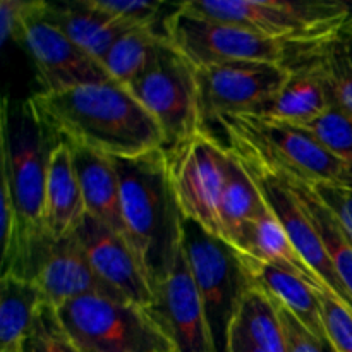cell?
Listing matches in <instances>:
<instances>
[{"mask_svg": "<svg viewBox=\"0 0 352 352\" xmlns=\"http://www.w3.org/2000/svg\"><path fill=\"white\" fill-rule=\"evenodd\" d=\"M31 98L58 136L109 157H140L165 144L153 116L113 79Z\"/></svg>", "mask_w": 352, "mask_h": 352, "instance_id": "obj_1", "label": "cell"}, {"mask_svg": "<svg viewBox=\"0 0 352 352\" xmlns=\"http://www.w3.org/2000/svg\"><path fill=\"white\" fill-rule=\"evenodd\" d=\"M120 182L126 239L140 258L153 291L182 251V217L164 148L131 158H113Z\"/></svg>", "mask_w": 352, "mask_h": 352, "instance_id": "obj_2", "label": "cell"}, {"mask_svg": "<svg viewBox=\"0 0 352 352\" xmlns=\"http://www.w3.org/2000/svg\"><path fill=\"white\" fill-rule=\"evenodd\" d=\"M2 181L7 182L17 217V246L6 274H19L30 248L45 234V196L50 155L57 133L48 126L33 98L2 103Z\"/></svg>", "mask_w": 352, "mask_h": 352, "instance_id": "obj_3", "label": "cell"}, {"mask_svg": "<svg viewBox=\"0 0 352 352\" xmlns=\"http://www.w3.org/2000/svg\"><path fill=\"white\" fill-rule=\"evenodd\" d=\"M217 124L227 148L250 167L301 184L352 188V168L305 127L254 113L222 116Z\"/></svg>", "mask_w": 352, "mask_h": 352, "instance_id": "obj_4", "label": "cell"}, {"mask_svg": "<svg viewBox=\"0 0 352 352\" xmlns=\"http://www.w3.org/2000/svg\"><path fill=\"white\" fill-rule=\"evenodd\" d=\"M182 251L205 308L215 352H229L241 301L254 287L241 253L188 219L182 222Z\"/></svg>", "mask_w": 352, "mask_h": 352, "instance_id": "obj_5", "label": "cell"}, {"mask_svg": "<svg viewBox=\"0 0 352 352\" xmlns=\"http://www.w3.org/2000/svg\"><path fill=\"white\" fill-rule=\"evenodd\" d=\"M182 9L210 19L237 24L272 40L308 47L332 36L352 14L344 2L277 0H188Z\"/></svg>", "mask_w": 352, "mask_h": 352, "instance_id": "obj_6", "label": "cell"}, {"mask_svg": "<svg viewBox=\"0 0 352 352\" xmlns=\"http://www.w3.org/2000/svg\"><path fill=\"white\" fill-rule=\"evenodd\" d=\"M55 309L81 352H175L150 311L124 299L89 294Z\"/></svg>", "mask_w": 352, "mask_h": 352, "instance_id": "obj_7", "label": "cell"}, {"mask_svg": "<svg viewBox=\"0 0 352 352\" xmlns=\"http://www.w3.org/2000/svg\"><path fill=\"white\" fill-rule=\"evenodd\" d=\"M162 33L196 69L236 60L285 65L296 48L287 41L272 40L237 24L189 12L181 6L167 14Z\"/></svg>", "mask_w": 352, "mask_h": 352, "instance_id": "obj_8", "label": "cell"}, {"mask_svg": "<svg viewBox=\"0 0 352 352\" xmlns=\"http://www.w3.org/2000/svg\"><path fill=\"white\" fill-rule=\"evenodd\" d=\"M164 150L182 217L220 237V201L230 150L206 126L182 143Z\"/></svg>", "mask_w": 352, "mask_h": 352, "instance_id": "obj_9", "label": "cell"}, {"mask_svg": "<svg viewBox=\"0 0 352 352\" xmlns=\"http://www.w3.org/2000/svg\"><path fill=\"white\" fill-rule=\"evenodd\" d=\"M164 133V148L182 143L205 127L198 107L196 67L165 38L157 58L127 86Z\"/></svg>", "mask_w": 352, "mask_h": 352, "instance_id": "obj_10", "label": "cell"}, {"mask_svg": "<svg viewBox=\"0 0 352 352\" xmlns=\"http://www.w3.org/2000/svg\"><path fill=\"white\" fill-rule=\"evenodd\" d=\"M287 78V65L275 62L236 60L196 69L201 122L206 126L222 116L256 113Z\"/></svg>", "mask_w": 352, "mask_h": 352, "instance_id": "obj_11", "label": "cell"}, {"mask_svg": "<svg viewBox=\"0 0 352 352\" xmlns=\"http://www.w3.org/2000/svg\"><path fill=\"white\" fill-rule=\"evenodd\" d=\"M14 275L34 282L45 305L54 308L89 294L124 299L100 280L76 234L64 239H54L45 232L30 248L19 274Z\"/></svg>", "mask_w": 352, "mask_h": 352, "instance_id": "obj_12", "label": "cell"}, {"mask_svg": "<svg viewBox=\"0 0 352 352\" xmlns=\"http://www.w3.org/2000/svg\"><path fill=\"white\" fill-rule=\"evenodd\" d=\"M43 12L45 9L31 19L21 43L33 60L41 93L110 81L112 78L102 62L86 54L58 28L48 23Z\"/></svg>", "mask_w": 352, "mask_h": 352, "instance_id": "obj_13", "label": "cell"}, {"mask_svg": "<svg viewBox=\"0 0 352 352\" xmlns=\"http://www.w3.org/2000/svg\"><path fill=\"white\" fill-rule=\"evenodd\" d=\"M155 322L170 339L175 352H215L205 308L181 251L167 277L155 289L148 308Z\"/></svg>", "mask_w": 352, "mask_h": 352, "instance_id": "obj_14", "label": "cell"}, {"mask_svg": "<svg viewBox=\"0 0 352 352\" xmlns=\"http://www.w3.org/2000/svg\"><path fill=\"white\" fill-rule=\"evenodd\" d=\"M89 265L103 284L120 298L148 309L155 302V291L133 246L122 234L107 223L86 215L76 232Z\"/></svg>", "mask_w": 352, "mask_h": 352, "instance_id": "obj_15", "label": "cell"}, {"mask_svg": "<svg viewBox=\"0 0 352 352\" xmlns=\"http://www.w3.org/2000/svg\"><path fill=\"white\" fill-rule=\"evenodd\" d=\"M244 167L254 177L265 201L275 213V217L280 220L282 227L287 232V237L291 239L292 246L296 248L299 256L322 278L323 284L352 309V298L349 292L346 291L342 280L337 275L332 260L327 254L325 246H323L313 222L309 220L308 213L302 210L301 203L298 201L291 188L277 175L268 174V172L260 170L256 167H250L246 164H244Z\"/></svg>", "mask_w": 352, "mask_h": 352, "instance_id": "obj_16", "label": "cell"}, {"mask_svg": "<svg viewBox=\"0 0 352 352\" xmlns=\"http://www.w3.org/2000/svg\"><path fill=\"white\" fill-rule=\"evenodd\" d=\"M86 217L81 186L76 175L69 141L60 138L48 162L47 196H45V232L54 239H64L78 232Z\"/></svg>", "mask_w": 352, "mask_h": 352, "instance_id": "obj_17", "label": "cell"}, {"mask_svg": "<svg viewBox=\"0 0 352 352\" xmlns=\"http://www.w3.org/2000/svg\"><path fill=\"white\" fill-rule=\"evenodd\" d=\"M43 17L100 62L105 58L113 43L134 28L119 17L103 12L93 0L47 2Z\"/></svg>", "mask_w": 352, "mask_h": 352, "instance_id": "obj_18", "label": "cell"}, {"mask_svg": "<svg viewBox=\"0 0 352 352\" xmlns=\"http://www.w3.org/2000/svg\"><path fill=\"white\" fill-rule=\"evenodd\" d=\"M86 215L107 223L126 237L120 206V182L112 157L69 141Z\"/></svg>", "mask_w": 352, "mask_h": 352, "instance_id": "obj_19", "label": "cell"}, {"mask_svg": "<svg viewBox=\"0 0 352 352\" xmlns=\"http://www.w3.org/2000/svg\"><path fill=\"white\" fill-rule=\"evenodd\" d=\"M285 65L289 69L287 81L284 82L280 91L270 102L265 103L254 116L294 126H305L322 116L332 102L325 82L316 69L306 58L298 55L296 48Z\"/></svg>", "mask_w": 352, "mask_h": 352, "instance_id": "obj_20", "label": "cell"}, {"mask_svg": "<svg viewBox=\"0 0 352 352\" xmlns=\"http://www.w3.org/2000/svg\"><path fill=\"white\" fill-rule=\"evenodd\" d=\"M241 258H243V263L254 287L263 291L272 301L289 309L313 333L323 337V339H329L325 329H323L318 289L280 267L263 263V261L254 260L243 253H241Z\"/></svg>", "mask_w": 352, "mask_h": 352, "instance_id": "obj_21", "label": "cell"}, {"mask_svg": "<svg viewBox=\"0 0 352 352\" xmlns=\"http://www.w3.org/2000/svg\"><path fill=\"white\" fill-rule=\"evenodd\" d=\"M232 248L239 253L246 254V256L254 258V260L292 272L318 291L329 289L323 284L322 278L308 267V263L299 256L296 248L292 246L291 239L287 237V232L282 227L280 220L275 217L270 206L263 215H260L244 227L239 239Z\"/></svg>", "mask_w": 352, "mask_h": 352, "instance_id": "obj_22", "label": "cell"}, {"mask_svg": "<svg viewBox=\"0 0 352 352\" xmlns=\"http://www.w3.org/2000/svg\"><path fill=\"white\" fill-rule=\"evenodd\" d=\"M296 52L316 69L332 105L352 113V14L332 36Z\"/></svg>", "mask_w": 352, "mask_h": 352, "instance_id": "obj_23", "label": "cell"}, {"mask_svg": "<svg viewBox=\"0 0 352 352\" xmlns=\"http://www.w3.org/2000/svg\"><path fill=\"white\" fill-rule=\"evenodd\" d=\"M267 210L268 205L254 177L230 151L226 188L220 201V237L234 246L244 227Z\"/></svg>", "mask_w": 352, "mask_h": 352, "instance_id": "obj_24", "label": "cell"}, {"mask_svg": "<svg viewBox=\"0 0 352 352\" xmlns=\"http://www.w3.org/2000/svg\"><path fill=\"white\" fill-rule=\"evenodd\" d=\"M282 181L291 188L298 201L301 203L302 210L308 213L309 220L313 222L323 246H325L327 254L332 260L337 275L352 298V236L340 223L336 213L320 199L311 186L285 181V179Z\"/></svg>", "mask_w": 352, "mask_h": 352, "instance_id": "obj_25", "label": "cell"}, {"mask_svg": "<svg viewBox=\"0 0 352 352\" xmlns=\"http://www.w3.org/2000/svg\"><path fill=\"white\" fill-rule=\"evenodd\" d=\"M0 291V352H21L43 298L34 282L14 274L2 275Z\"/></svg>", "mask_w": 352, "mask_h": 352, "instance_id": "obj_26", "label": "cell"}, {"mask_svg": "<svg viewBox=\"0 0 352 352\" xmlns=\"http://www.w3.org/2000/svg\"><path fill=\"white\" fill-rule=\"evenodd\" d=\"M164 41L162 31L133 28L113 43L102 64L113 81L127 88L150 69Z\"/></svg>", "mask_w": 352, "mask_h": 352, "instance_id": "obj_27", "label": "cell"}, {"mask_svg": "<svg viewBox=\"0 0 352 352\" xmlns=\"http://www.w3.org/2000/svg\"><path fill=\"white\" fill-rule=\"evenodd\" d=\"M232 332L267 352H285L284 329L275 302L258 287H251L241 301Z\"/></svg>", "mask_w": 352, "mask_h": 352, "instance_id": "obj_28", "label": "cell"}, {"mask_svg": "<svg viewBox=\"0 0 352 352\" xmlns=\"http://www.w3.org/2000/svg\"><path fill=\"white\" fill-rule=\"evenodd\" d=\"M330 153L352 168V113L337 105H330L320 117L305 124Z\"/></svg>", "mask_w": 352, "mask_h": 352, "instance_id": "obj_29", "label": "cell"}, {"mask_svg": "<svg viewBox=\"0 0 352 352\" xmlns=\"http://www.w3.org/2000/svg\"><path fill=\"white\" fill-rule=\"evenodd\" d=\"M21 352H81L62 327L57 309L50 305L38 308L36 318L24 339Z\"/></svg>", "mask_w": 352, "mask_h": 352, "instance_id": "obj_30", "label": "cell"}, {"mask_svg": "<svg viewBox=\"0 0 352 352\" xmlns=\"http://www.w3.org/2000/svg\"><path fill=\"white\" fill-rule=\"evenodd\" d=\"M323 329L337 352H352V309L330 289L318 291Z\"/></svg>", "mask_w": 352, "mask_h": 352, "instance_id": "obj_31", "label": "cell"}, {"mask_svg": "<svg viewBox=\"0 0 352 352\" xmlns=\"http://www.w3.org/2000/svg\"><path fill=\"white\" fill-rule=\"evenodd\" d=\"M98 9L113 17L126 21L134 28H150L157 31L158 24L164 26L165 17L162 10L165 3L144 2V0H93Z\"/></svg>", "mask_w": 352, "mask_h": 352, "instance_id": "obj_32", "label": "cell"}, {"mask_svg": "<svg viewBox=\"0 0 352 352\" xmlns=\"http://www.w3.org/2000/svg\"><path fill=\"white\" fill-rule=\"evenodd\" d=\"M43 0H2L0 2V40L23 43L28 24L45 9Z\"/></svg>", "mask_w": 352, "mask_h": 352, "instance_id": "obj_33", "label": "cell"}, {"mask_svg": "<svg viewBox=\"0 0 352 352\" xmlns=\"http://www.w3.org/2000/svg\"><path fill=\"white\" fill-rule=\"evenodd\" d=\"M275 308H277L282 329H284L285 352H337L329 339L313 333L284 306L275 302Z\"/></svg>", "mask_w": 352, "mask_h": 352, "instance_id": "obj_34", "label": "cell"}, {"mask_svg": "<svg viewBox=\"0 0 352 352\" xmlns=\"http://www.w3.org/2000/svg\"><path fill=\"white\" fill-rule=\"evenodd\" d=\"M311 188L352 236V188L332 184H318Z\"/></svg>", "mask_w": 352, "mask_h": 352, "instance_id": "obj_35", "label": "cell"}, {"mask_svg": "<svg viewBox=\"0 0 352 352\" xmlns=\"http://www.w3.org/2000/svg\"><path fill=\"white\" fill-rule=\"evenodd\" d=\"M229 352H267L260 347H256L254 344H251L250 340L244 339L239 333H230V346Z\"/></svg>", "mask_w": 352, "mask_h": 352, "instance_id": "obj_36", "label": "cell"}]
</instances>
